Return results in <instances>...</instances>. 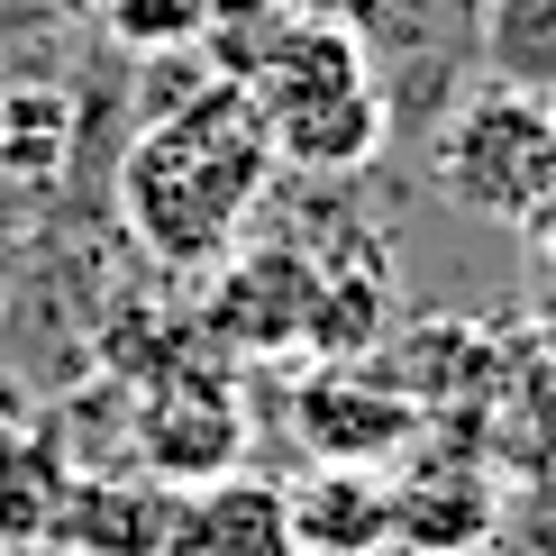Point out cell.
<instances>
[{
    "label": "cell",
    "mask_w": 556,
    "mask_h": 556,
    "mask_svg": "<svg viewBox=\"0 0 556 556\" xmlns=\"http://www.w3.org/2000/svg\"><path fill=\"white\" fill-rule=\"evenodd\" d=\"M74 155V101L55 83H0V174L10 182H55Z\"/></svg>",
    "instance_id": "cell-16"
},
{
    "label": "cell",
    "mask_w": 556,
    "mask_h": 556,
    "mask_svg": "<svg viewBox=\"0 0 556 556\" xmlns=\"http://www.w3.org/2000/svg\"><path fill=\"white\" fill-rule=\"evenodd\" d=\"M483 456L511 475H539L556 456V319L529 311L520 329H502V365H493V402H483Z\"/></svg>",
    "instance_id": "cell-9"
},
{
    "label": "cell",
    "mask_w": 556,
    "mask_h": 556,
    "mask_svg": "<svg viewBox=\"0 0 556 556\" xmlns=\"http://www.w3.org/2000/svg\"><path fill=\"white\" fill-rule=\"evenodd\" d=\"M292 438L311 447V466H375L383 475L420 438V410L383 375H365V365H319V375L292 383Z\"/></svg>",
    "instance_id": "cell-7"
},
{
    "label": "cell",
    "mask_w": 556,
    "mask_h": 556,
    "mask_svg": "<svg viewBox=\"0 0 556 556\" xmlns=\"http://www.w3.org/2000/svg\"><path fill=\"white\" fill-rule=\"evenodd\" d=\"M311 301H319V256L292 238H256V247L219 256V283L201 301V319L238 356H292L311 338Z\"/></svg>",
    "instance_id": "cell-5"
},
{
    "label": "cell",
    "mask_w": 556,
    "mask_h": 556,
    "mask_svg": "<svg viewBox=\"0 0 556 556\" xmlns=\"http://www.w3.org/2000/svg\"><path fill=\"white\" fill-rule=\"evenodd\" d=\"M174 556H301L292 493L274 475H219L201 493H182Z\"/></svg>",
    "instance_id": "cell-11"
},
{
    "label": "cell",
    "mask_w": 556,
    "mask_h": 556,
    "mask_svg": "<svg viewBox=\"0 0 556 556\" xmlns=\"http://www.w3.org/2000/svg\"><path fill=\"white\" fill-rule=\"evenodd\" d=\"M238 447H247V402L228 375H155V392L137 402V466L174 493L238 475Z\"/></svg>",
    "instance_id": "cell-6"
},
{
    "label": "cell",
    "mask_w": 556,
    "mask_h": 556,
    "mask_svg": "<svg viewBox=\"0 0 556 556\" xmlns=\"http://www.w3.org/2000/svg\"><path fill=\"white\" fill-rule=\"evenodd\" d=\"M238 91L256 101L274 165L292 174H365L392 137V101L356 28L338 18H283V37L238 74Z\"/></svg>",
    "instance_id": "cell-2"
},
{
    "label": "cell",
    "mask_w": 556,
    "mask_h": 556,
    "mask_svg": "<svg viewBox=\"0 0 556 556\" xmlns=\"http://www.w3.org/2000/svg\"><path fill=\"white\" fill-rule=\"evenodd\" d=\"M101 18H110V37H128V46H182L192 28H211L201 0H101Z\"/></svg>",
    "instance_id": "cell-17"
},
{
    "label": "cell",
    "mask_w": 556,
    "mask_h": 556,
    "mask_svg": "<svg viewBox=\"0 0 556 556\" xmlns=\"http://www.w3.org/2000/svg\"><path fill=\"white\" fill-rule=\"evenodd\" d=\"M64 483H74V466H64L55 438L0 429V547H46V539H55Z\"/></svg>",
    "instance_id": "cell-14"
},
{
    "label": "cell",
    "mask_w": 556,
    "mask_h": 556,
    "mask_svg": "<svg viewBox=\"0 0 556 556\" xmlns=\"http://www.w3.org/2000/svg\"><path fill=\"white\" fill-rule=\"evenodd\" d=\"M292 493L301 556H383L392 547V493L375 466H311Z\"/></svg>",
    "instance_id": "cell-13"
},
{
    "label": "cell",
    "mask_w": 556,
    "mask_h": 556,
    "mask_svg": "<svg viewBox=\"0 0 556 556\" xmlns=\"http://www.w3.org/2000/svg\"><path fill=\"white\" fill-rule=\"evenodd\" d=\"M511 238H520V256H529V301H539V311L556 319V192H547L539 211L511 228Z\"/></svg>",
    "instance_id": "cell-18"
},
{
    "label": "cell",
    "mask_w": 556,
    "mask_h": 556,
    "mask_svg": "<svg viewBox=\"0 0 556 556\" xmlns=\"http://www.w3.org/2000/svg\"><path fill=\"white\" fill-rule=\"evenodd\" d=\"M547 110H556V91H547Z\"/></svg>",
    "instance_id": "cell-19"
},
{
    "label": "cell",
    "mask_w": 556,
    "mask_h": 556,
    "mask_svg": "<svg viewBox=\"0 0 556 556\" xmlns=\"http://www.w3.org/2000/svg\"><path fill=\"white\" fill-rule=\"evenodd\" d=\"M174 520H182V493L174 483H101V475H74L64 483V511H55V556H174Z\"/></svg>",
    "instance_id": "cell-10"
},
{
    "label": "cell",
    "mask_w": 556,
    "mask_h": 556,
    "mask_svg": "<svg viewBox=\"0 0 556 556\" xmlns=\"http://www.w3.org/2000/svg\"><path fill=\"white\" fill-rule=\"evenodd\" d=\"M493 365H502V329H475V319H420V329L392 338V392L420 410V429H483V402H493ZM483 447V438H475Z\"/></svg>",
    "instance_id": "cell-8"
},
{
    "label": "cell",
    "mask_w": 556,
    "mask_h": 556,
    "mask_svg": "<svg viewBox=\"0 0 556 556\" xmlns=\"http://www.w3.org/2000/svg\"><path fill=\"white\" fill-rule=\"evenodd\" d=\"M392 338V256L356 238L346 256H319V301H311V356L319 365H365Z\"/></svg>",
    "instance_id": "cell-12"
},
{
    "label": "cell",
    "mask_w": 556,
    "mask_h": 556,
    "mask_svg": "<svg viewBox=\"0 0 556 556\" xmlns=\"http://www.w3.org/2000/svg\"><path fill=\"white\" fill-rule=\"evenodd\" d=\"M402 556H483L502 539V466L466 429H420L383 475Z\"/></svg>",
    "instance_id": "cell-4"
},
{
    "label": "cell",
    "mask_w": 556,
    "mask_h": 556,
    "mask_svg": "<svg viewBox=\"0 0 556 556\" xmlns=\"http://www.w3.org/2000/svg\"><path fill=\"white\" fill-rule=\"evenodd\" d=\"M265 182H274V147H265L256 101L238 83H201V91H182V110H155L137 128V147L119 165V211L155 265L192 274L238 247Z\"/></svg>",
    "instance_id": "cell-1"
},
{
    "label": "cell",
    "mask_w": 556,
    "mask_h": 556,
    "mask_svg": "<svg viewBox=\"0 0 556 556\" xmlns=\"http://www.w3.org/2000/svg\"><path fill=\"white\" fill-rule=\"evenodd\" d=\"M475 64L502 91H556V0H483L475 18Z\"/></svg>",
    "instance_id": "cell-15"
},
{
    "label": "cell",
    "mask_w": 556,
    "mask_h": 556,
    "mask_svg": "<svg viewBox=\"0 0 556 556\" xmlns=\"http://www.w3.org/2000/svg\"><path fill=\"white\" fill-rule=\"evenodd\" d=\"M429 174L466 219L520 228L556 192V110L539 91H502V83L466 91L429 137Z\"/></svg>",
    "instance_id": "cell-3"
}]
</instances>
